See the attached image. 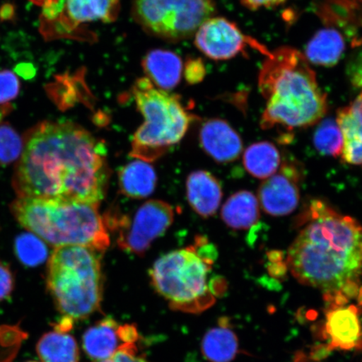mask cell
I'll list each match as a JSON object with an SVG mask.
<instances>
[{
    "mask_svg": "<svg viewBox=\"0 0 362 362\" xmlns=\"http://www.w3.org/2000/svg\"><path fill=\"white\" fill-rule=\"evenodd\" d=\"M110 170L104 144L71 122H43L26 136L13 175L19 197L99 205Z\"/></svg>",
    "mask_w": 362,
    "mask_h": 362,
    "instance_id": "6da1fadb",
    "label": "cell"
},
{
    "mask_svg": "<svg viewBox=\"0 0 362 362\" xmlns=\"http://www.w3.org/2000/svg\"><path fill=\"white\" fill-rule=\"evenodd\" d=\"M289 247L288 268L302 284L325 292L339 291L362 273V226L324 202L315 200L302 214Z\"/></svg>",
    "mask_w": 362,
    "mask_h": 362,
    "instance_id": "7a4b0ae2",
    "label": "cell"
},
{
    "mask_svg": "<svg viewBox=\"0 0 362 362\" xmlns=\"http://www.w3.org/2000/svg\"><path fill=\"white\" fill-rule=\"evenodd\" d=\"M259 87L267 100L262 129L305 128L327 111V95L305 55L296 49L281 47L270 52L261 68Z\"/></svg>",
    "mask_w": 362,
    "mask_h": 362,
    "instance_id": "3957f363",
    "label": "cell"
},
{
    "mask_svg": "<svg viewBox=\"0 0 362 362\" xmlns=\"http://www.w3.org/2000/svg\"><path fill=\"white\" fill-rule=\"evenodd\" d=\"M98 206L19 197L12 211L21 225L52 246H83L103 252L110 246V238Z\"/></svg>",
    "mask_w": 362,
    "mask_h": 362,
    "instance_id": "277c9868",
    "label": "cell"
},
{
    "mask_svg": "<svg viewBox=\"0 0 362 362\" xmlns=\"http://www.w3.org/2000/svg\"><path fill=\"white\" fill-rule=\"evenodd\" d=\"M217 257L214 244L197 237L192 246L172 251L152 267L151 281L157 292L181 311L198 313L214 304L208 276Z\"/></svg>",
    "mask_w": 362,
    "mask_h": 362,
    "instance_id": "5b68a950",
    "label": "cell"
},
{
    "mask_svg": "<svg viewBox=\"0 0 362 362\" xmlns=\"http://www.w3.org/2000/svg\"><path fill=\"white\" fill-rule=\"evenodd\" d=\"M100 252L83 246L56 247L48 262L47 288L65 318L83 320L100 309L103 276Z\"/></svg>",
    "mask_w": 362,
    "mask_h": 362,
    "instance_id": "8992f818",
    "label": "cell"
},
{
    "mask_svg": "<svg viewBox=\"0 0 362 362\" xmlns=\"http://www.w3.org/2000/svg\"><path fill=\"white\" fill-rule=\"evenodd\" d=\"M133 94L144 122L134 135L130 156L155 161L183 139L192 117L177 98L156 88L148 78L136 81Z\"/></svg>",
    "mask_w": 362,
    "mask_h": 362,
    "instance_id": "52a82bcc",
    "label": "cell"
},
{
    "mask_svg": "<svg viewBox=\"0 0 362 362\" xmlns=\"http://www.w3.org/2000/svg\"><path fill=\"white\" fill-rule=\"evenodd\" d=\"M215 13L212 0H134V20L147 33L177 42L191 38Z\"/></svg>",
    "mask_w": 362,
    "mask_h": 362,
    "instance_id": "ba28073f",
    "label": "cell"
},
{
    "mask_svg": "<svg viewBox=\"0 0 362 362\" xmlns=\"http://www.w3.org/2000/svg\"><path fill=\"white\" fill-rule=\"evenodd\" d=\"M119 10V0H58L42 8L40 33L47 40L75 38L81 26L115 21Z\"/></svg>",
    "mask_w": 362,
    "mask_h": 362,
    "instance_id": "9c48e42d",
    "label": "cell"
},
{
    "mask_svg": "<svg viewBox=\"0 0 362 362\" xmlns=\"http://www.w3.org/2000/svg\"><path fill=\"white\" fill-rule=\"evenodd\" d=\"M175 211L168 203L151 201L136 211L133 218L119 221L117 243L123 250L143 255L158 238L164 235L174 221Z\"/></svg>",
    "mask_w": 362,
    "mask_h": 362,
    "instance_id": "30bf717a",
    "label": "cell"
},
{
    "mask_svg": "<svg viewBox=\"0 0 362 362\" xmlns=\"http://www.w3.org/2000/svg\"><path fill=\"white\" fill-rule=\"evenodd\" d=\"M194 35L197 47L212 60H229L247 47L255 49L266 57L270 54L264 45L244 35L236 24L224 18L211 17Z\"/></svg>",
    "mask_w": 362,
    "mask_h": 362,
    "instance_id": "8fae6325",
    "label": "cell"
},
{
    "mask_svg": "<svg viewBox=\"0 0 362 362\" xmlns=\"http://www.w3.org/2000/svg\"><path fill=\"white\" fill-rule=\"evenodd\" d=\"M302 173L293 163H284L278 172L261 185L259 198L262 209L271 216L291 214L300 202Z\"/></svg>",
    "mask_w": 362,
    "mask_h": 362,
    "instance_id": "7c38bea8",
    "label": "cell"
},
{
    "mask_svg": "<svg viewBox=\"0 0 362 362\" xmlns=\"http://www.w3.org/2000/svg\"><path fill=\"white\" fill-rule=\"evenodd\" d=\"M139 334L133 325H121L110 317L87 329L83 337L86 354L94 361L112 356L127 346L137 341Z\"/></svg>",
    "mask_w": 362,
    "mask_h": 362,
    "instance_id": "4fadbf2b",
    "label": "cell"
},
{
    "mask_svg": "<svg viewBox=\"0 0 362 362\" xmlns=\"http://www.w3.org/2000/svg\"><path fill=\"white\" fill-rule=\"evenodd\" d=\"M200 141L204 151L220 163L237 160L243 151L239 134L221 119H211L202 125Z\"/></svg>",
    "mask_w": 362,
    "mask_h": 362,
    "instance_id": "5bb4252c",
    "label": "cell"
},
{
    "mask_svg": "<svg viewBox=\"0 0 362 362\" xmlns=\"http://www.w3.org/2000/svg\"><path fill=\"white\" fill-rule=\"evenodd\" d=\"M327 318L325 327L332 350H351L362 346V329L356 306L330 308Z\"/></svg>",
    "mask_w": 362,
    "mask_h": 362,
    "instance_id": "9a60e30c",
    "label": "cell"
},
{
    "mask_svg": "<svg viewBox=\"0 0 362 362\" xmlns=\"http://www.w3.org/2000/svg\"><path fill=\"white\" fill-rule=\"evenodd\" d=\"M187 198L197 214L214 216L220 206L223 189L215 176L205 170L192 172L187 181Z\"/></svg>",
    "mask_w": 362,
    "mask_h": 362,
    "instance_id": "2e32d148",
    "label": "cell"
},
{
    "mask_svg": "<svg viewBox=\"0 0 362 362\" xmlns=\"http://www.w3.org/2000/svg\"><path fill=\"white\" fill-rule=\"evenodd\" d=\"M337 123L343 135V160L362 165V92L349 106L338 112Z\"/></svg>",
    "mask_w": 362,
    "mask_h": 362,
    "instance_id": "e0dca14e",
    "label": "cell"
},
{
    "mask_svg": "<svg viewBox=\"0 0 362 362\" xmlns=\"http://www.w3.org/2000/svg\"><path fill=\"white\" fill-rule=\"evenodd\" d=\"M144 70L157 88L167 90L174 88L182 76L183 65L175 53L165 49H153L143 61Z\"/></svg>",
    "mask_w": 362,
    "mask_h": 362,
    "instance_id": "ac0fdd59",
    "label": "cell"
},
{
    "mask_svg": "<svg viewBox=\"0 0 362 362\" xmlns=\"http://www.w3.org/2000/svg\"><path fill=\"white\" fill-rule=\"evenodd\" d=\"M345 49L342 35L337 30L327 28L318 31L310 40L305 57L313 64L330 67L341 60Z\"/></svg>",
    "mask_w": 362,
    "mask_h": 362,
    "instance_id": "d6986e66",
    "label": "cell"
},
{
    "mask_svg": "<svg viewBox=\"0 0 362 362\" xmlns=\"http://www.w3.org/2000/svg\"><path fill=\"white\" fill-rule=\"evenodd\" d=\"M259 202L250 192L241 191L233 194L225 203L221 218L230 228L242 230L252 228L259 219Z\"/></svg>",
    "mask_w": 362,
    "mask_h": 362,
    "instance_id": "ffe728a7",
    "label": "cell"
},
{
    "mask_svg": "<svg viewBox=\"0 0 362 362\" xmlns=\"http://www.w3.org/2000/svg\"><path fill=\"white\" fill-rule=\"evenodd\" d=\"M119 187L125 196L144 198L155 191L157 175L148 162L138 160L129 163L119 173Z\"/></svg>",
    "mask_w": 362,
    "mask_h": 362,
    "instance_id": "44dd1931",
    "label": "cell"
},
{
    "mask_svg": "<svg viewBox=\"0 0 362 362\" xmlns=\"http://www.w3.org/2000/svg\"><path fill=\"white\" fill-rule=\"evenodd\" d=\"M36 351L42 362H79L76 339L64 330H53L39 339Z\"/></svg>",
    "mask_w": 362,
    "mask_h": 362,
    "instance_id": "7402d4cb",
    "label": "cell"
},
{
    "mask_svg": "<svg viewBox=\"0 0 362 362\" xmlns=\"http://www.w3.org/2000/svg\"><path fill=\"white\" fill-rule=\"evenodd\" d=\"M202 350L211 362H230L238 354V338L228 328V323L223 322L219 327L208 330L202 339Z\"/></svg>",
    "mask_w": 362,
    "mask_h": 362,
    "instance_id": "603a6c76",
    "label": "cell"
},
{
    "mask_svg": "<svg viewBox=\"0 0 362 362\" xmlns=\"http://www.w3.org/2000/svg\"><path fill=\"white\" fill-rule=\"evenodd\" d=\"M280 164L281 156L272 143H255L244 152L243 165L248 173L255 177L268 179L278 171Z\"/></svg>",
    "mask_w": 362,
    "mask_h": 362,
    "instance_id": "cb8c5ba5",
    "label": "cell"
},
{
    "mask_svg": "<svg viewBox=\"0 0 362 362\" xmlns=\"http://www.w3.org/2000/svg\"><path fill=\"white\" fill-rule=\"evenodd\" d=\"M15 252L22 264L30 268L43 264L48 257V249L43 240L31 232L16 238Z\"/></svg>",
    "mask_w": 362,
    "mask_h": 362,
    "instance_id": "d4e9b609",
    "label": "cell"
},
{
    "mask_svg": "<svg viewBox=\"0 0 362 362\" xmlns=\"http://www.w3.org/2000/svg\"><path fill=\"white\" fill-rule=\"evenodd\" d=\"M314 144L323 155L334 157L341 156L344 139L337 121L327 119L322 122L315 130Z\"/></svg>",
    "mask_w": 362,
    "mask_h": 362,
    "instance_id": "484cf974",
    "label": "cell"
},
{
    "mask_svg": "<svg viewBox=\"0 0 362 362\" xmlns=\"http://www.w3.org/2000/svg\"><path fill=\"white\" fill-rule=\"evenodd\" d=\"M27 337L19 325H0V362H13Z\"/></svg>",
    "mask_w": 362,
    "mask_h": 362,
    "instance_id": "4316f807",
    "label": "cell"
},
{
    "mask_svg": "<svg viewBox=\"0 0 362 362\" xmlns=\"http://www.w3.org/2000/svg\"><path fill=\"white\" fill-rule=\"evenodd\" d=\"M24 151V142L8 124H0V165L16 161Z\"/></svg>",
    "mask_w": 362,
    "mask_h": 362,
    "instance_id": "83f0119b",
    "label": "cell"
},
{
    "mask_svg": "<svg viewBox=\"0 0 362 362\" xmlns=\"http://www.w3.org/2000/svg\"><path fill=\"white\" fill-rule=\"evenodd\" d=\"M20 89V81L13 71H0V105L13 100L19 95Z\"/></svg>",
    "mask_w": 362,
    "mask_h": 362,
    "instance_id": "f1b7e54d",
    "label": "cell"
},
{
    "mask_svg": "<svg viewBox=\"0 0 362 362\" xmlns=\"http://www.w3.org/2000/svg\"><path fill=\"white\" fill-rule=\"evenodd\" d=\"M94 362H149L137 355V347L135 344L129 345L115 353L110 358Z\"/></svg>",
    "mask_w": 362,
    "mask_h": 362,
    "instance_id": "f546056e",
    "label": "cell"
},
{
    "mask_svg": "<svg viewBox=\"0 0 362 362\" xmlns=\"http://www.w3.org/2000/svg\"><path fill=\"white\" fill-rule=\"evenodd\" d=\"M15 280L10 269L0 262V302L11 296Z\"/></svg>",
    "mask_w": 362,
    "mask_h": 362,
    "instance_id": "4dcf8cb0",
    "label": "cell"
},
{
    "mask_svg": "<svg viewBox=\"0 0 362 362\" xmlns=\"http://www.w3.org/2000/svg\"><path fill=\"white\" fill-rule=\"evenodd\" d=\"M349 76L353 85L356 88H362V52L351 62Z\"/></svg>",
    "mask_w": 362,
    "mask_h": 362,
    "instance_id": "1f68e13d",
    "label": "cell"
},
{
    "mask_svg": "<svg viewBox=\"0 0 362 362\" xmlns=\"http://www.w3.org/2000/svg\"><path fill=\"white\" fill-rule=\"evenodd\" d=\"M205 67L200 61L189 63L187 68V79L192 83H197L205 76Z\"/></svg>",
    "mask_w": 362,
    "mask_h": 362,
    "instance_id": "d6a6232c",
    "label": "cell"
},
{
    "mask_svg": "<svg viewBox=\"0 0 362 362\" xmlns=\"http://www.w3.org/2000/svg\"><path fill=\"white\" fill-rule=\"evenodd\" d=\"M285 1L286 0H242V4L248 10L257 11L262 8L278 6Z\"/></svg>",
    "mask_w": 362,
    "mask_h": 362,
    "instance_id": "836d02e7",
    "label": "cell"
},
{
    "mask_svg": "<svg viewBox=\"0 0 362 362\" xmlns=\"http://www.w3.org/2000/svg\"><path fill=\"white\" fill-rule=\"evenodd\" d=\"M332 347L329 346V344H319L316 345L310 351V358L314 361H321L327 358L330 352H332Z\"/></svg>",
    "mask_w": 362,
    "mask_h": 362,
    "instance_id": "e575fe53",
    "label": "cell"
},
{
    "mask_svg": "<svg viewBox=\"0 0 362 362\" xmlns=\"http://www.w3.org/2000/svg\"><path fill=\"white\" fill-rule=\"evenodd\" d=\"M288 269L286 262L283 261L269 262L268 265L269 275L276 279H283L287 274Z\"/></svg>",
    "mask_w": 362,
    "mask_h": 362,
    "instance_id": "d590c367",
    "label": "cell"
},
{
    "mask_svg": "<svg viewBox=\"0 0 362 362\" xmlns=\"http://www.w3.org/2000/svg\"><path fill=\"white\" fill-rule=\"evenodd\" d=\"M359 289L358 281L357 280H350V281L344 284L339 291L348 300H353V298L358 296Z\"/></svg>",
    "mask_w": 362,
    "mask_h": 362,
    "instance_id": "8d00e7d4",
    "label": "cell"
},
{
    "mask_svg": "<svg viewBox=\"0 0 362 362\" xmlns=\"http://www.w3.org/2000/svg\"><path fill=\"white\" fill-rule=\"evenodd\" d=\"M257 283L269 291L279 292L283 289L282 284L279 283L278 279L268 277V276H262L257 280Z\"/></svg>",
    "mask_w": 362,
    "mask_h": 362,
    "instance_id": "74e56055",
    "label": "cell"
},
{
    "mask_svg": "<svg viewBox=\"0 0 362 362\" xmlns=\"http://www.w3.org/2000/svg\"><path fill=\"white\" fill-rule=\"evenodd\" d=\"M284 253L282 252L279 251H273L269 253V259L270 262H276L283 261L284 259Z\"/></svg>",
    "mask_w": 362,
    "mask_h": 362,
    "instance_id": "f35d334b",
    "label": "cell"
},
{
    "mask_svg": "<svg viewBox=\"0 0 362 362\" xmlns=\"http://www.w3.org/2000/svg\"><path fill=\"white\" fill-rule=\"evenodd\" d=\"M30 1L35 4V6L45 8L52 6V4H56L58 0H30Z\"/></svg>",
    "mask_w": 362,
    "mask_h": 362,
    "instance_id": "ab89813d",
    "label": "cell"
},
{
    "mask_svg": "<svg viewBox=\"0 0 362 362\" xmlns=\"http://www.w3.org/2000/svg\"><path fill=\"white\" fill-rule=\"evenodd\" d=\"M357 298H358V302H362V287L359 289V293L358 296H357Z\"/></svg>",
    "mask_w": 362,
    "mask_h": 362,
    "instance_id": "60d3db41",
    "label": "cell"
},
{
    "mask_svg": "<svg viewBox=\"0 0 362 362\" xmlns=\"http://www.w3.org/2000/svg\"><path fill=\"white\" fill-rule=\"evenodd\" d=\"M353 45H357V47H358V45H362V39L357 40V42L353 44Z\"/></svg>",
    "mask_w": 362,
    "mask_h": 362,
    "instance_id": "b9f144b4",
    "label": "cell"
},
{
    "mask_svg": "<svg viewBox=\"0 0 362 362\" xmlns=\"http://www.w3.org/2000/svg\"><path fill=\"white\" fill-rule=\"evenodd\" d=\"M28 362H37V361H28Z\"/></svg>",
    "mask_w": 362,
    "mask_h": 362,
    "instance_id": "7bdbcfd3",
    "label": "cell"
}]
</instances>
